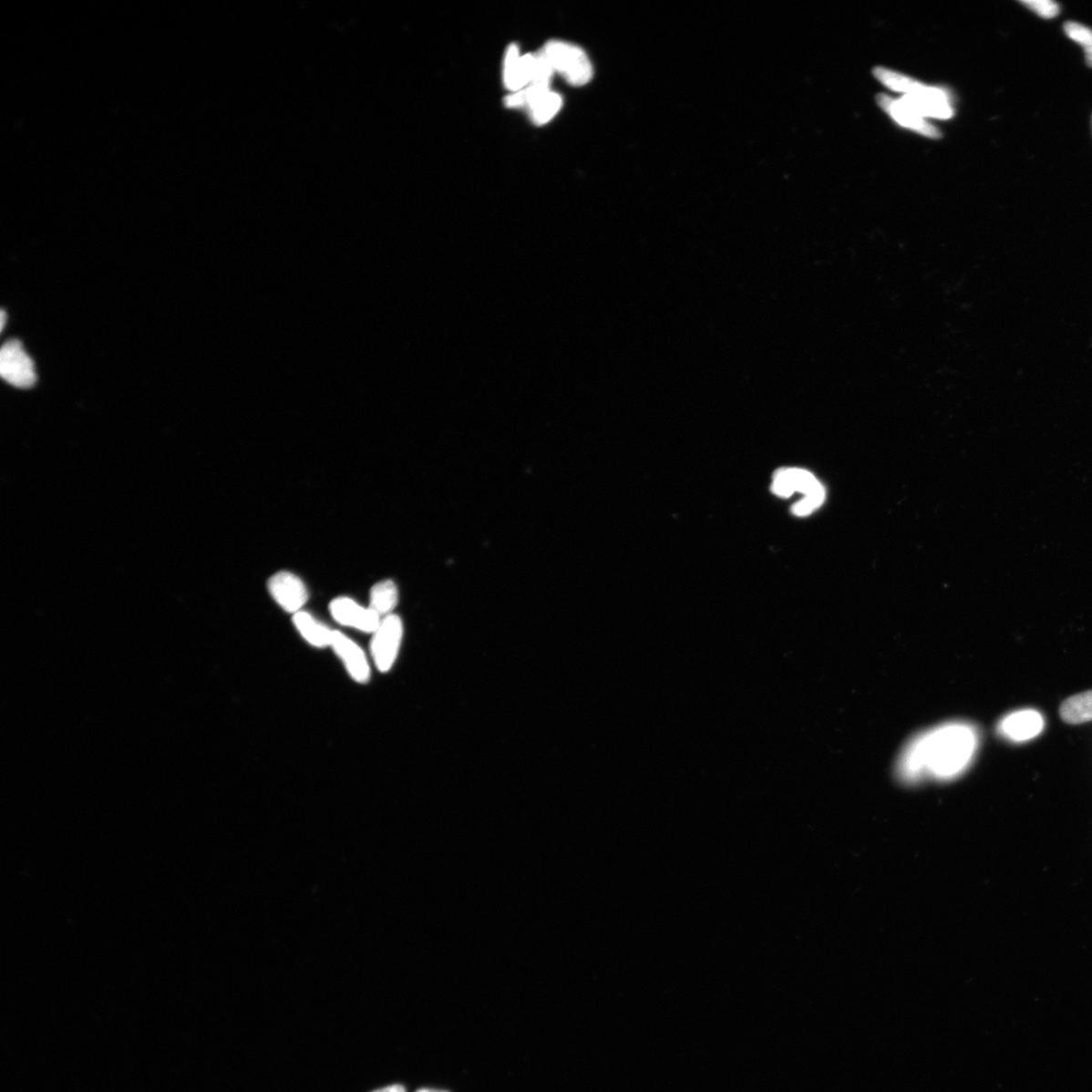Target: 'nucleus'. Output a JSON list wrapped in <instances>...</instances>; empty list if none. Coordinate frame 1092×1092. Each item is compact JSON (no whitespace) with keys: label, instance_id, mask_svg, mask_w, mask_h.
<instances>
[{"label":"nucleus","instance_id":"1","mask_svg":"<svg viewBox=\"0 0 1092 1092\" xmlns=\"http://www.w3.org/2000/svg\"><path fill=\"white\" fill-rule=\"evenodd\" d=\"M979 747L976 727L951 721L923 731L905 746L897 763V776L909 785L925 779L950 781L963 775Z\"/></svg>","mask_w":1092,"mask_h":1092},{"label":"nucleus","instance_id":"2","mask_svg":"<svg viewBox=\"0 0 1092 1092\" xmlns=\"http://www.w3.org/2000/svg\"><path fill=\"white\" fill-rule=\"evenodd\" d=\"M874 74L886 87L903 92L905 97L902 101L921 116L949 118L953 115L947 96L943 91L922 86L900 73L884 68H876Z\"/></svg>","mask_w":1092,"mask_h":1092},{"label":"nucleus","instance_id":"3","mask_svg":"<svg viewBox=\"0 0 1092 1092\" xmlns=\"http://www.w3.org/2000/svg\"><path fill=\"white\" fill-rule=\"evenodd\" d=\"M554 72L572 87L586 86L593 77V67L584 50L562 41H551L541 50Z\"/></svg>","mask_w":1092,"mask_h":1092},{"label":"nucleus","instance_id":"4","mask_svg":"<svg viewBox=\"0 0 1092 1092\" xmlns=\"http://www.w3.org/2000/svg\"><path fill=\"white\" fill-rule=\"evenodd\" d=\"M0 376L5 381L18 388H30L36 383L34 360L24 348L20 340L5 342L0 350Z\"/></svg>","mask_w":1092,"mask_h":1092},{"label":"nucleus","instance_id":"5","mask_svg":"<svg viewBox=\"0 0 1092 1092\" xmlns=\"http://www.w3.org/2000/svg\"><path fill=\"white\" fill-rule=\"evenodd\" d=\"M373 634L370 652L375 665L379 672H388L399 654L404 634L402 619L395 614L384 617Z\"/></svg>","mask_w":1092,"mask_h":1092},{"label":"nucleus","instance_id":"6","mask_svg":"<svg viewBox=\"0 0 1092 1092\" xmlns=\"http://www.w3.org/2000/svg\"><path fill=\"white\" fill-rule=\"evenodd\" d=\"M268 590L277 604L294 614L300 613L309 598L304 582L291 572L274 573L268 581Z\"/></svg>","mask_w":1092,"mask_h":1092},{"label":"nucleus","instance_id":"7","mask_svg":"<svg viewBox=\"0 0 1092 1092\" xmlns=\"http://www.w3.org/2000/svg\"><path fill=\"white\" fill-rule=\"evenodd\" d=\"M329 610L332 617L339 624L367 634H374L383 619L373 609L360 606L348 597L333 600Z\"/></svg>","mask_w":1092,"mask_h":1092},{"label":"nucleus","instance_id":"8","mask_svg":"<svg viewBox=\"0 0 1092 1092\" xmlns=\"http://www.w3.org/2000/svg\"><path fill=\"white\" fill-rule=\"evenodd\" d=\"M1044 718L1040 712L1023 709L1004 716L997 726V733L1014 743H1024L1038 737L1044 729Z\"/></svg>","mask_w":1092,"mask_h":1092},{"label":"nucleus","instance_id":"9","mask_svg":"<svg viewBox=\"0 0 1092 1092\" xmlns=\"http://www.w3.org/2000/svg\"><path fill=\"white\" fill-rule=\"evenodd\" d=\"M536 65L535 54L521 57L515 44L509 46L504 61V85L514 92L531 85Z\"/></svg>","mask_w":1092,"mask_h":1092},{"label":"nucleus","instance_id":"10","mask_svg":"<svg viewBox=\"0 0 1092 1092\" xmlns=\"http://www.w3.org/2000/svg\"><path fill=\"white\" fill-rule=\"evenodd\" d=\"M331 647L344 663L351 678L360 684L369 681V664L362 647L345 634L336 631L333 636Z\"/></svg>","mask_w":1092,"mask_h":1092},{"label":"nucleus","instance_id":"11","mask_svg":"<svg viewBox=\"0 0 1092 1092\" xmlns=\"http://www.w3.org/2000/svg\"><path fill=\"white\" fill-rule=\"evenodd\" d=\"M878 103L901 125L909 127L925 136L932 138L940 136V132L936 128L925 122L922 116L915 112L904 101L895 100L886 95H881L878 96Z\"/></svg>","mask_w":1092,"mask_h":1092},{"label":"nucleus","instance_id":"12","mask_svg":"<svg viewBox=\"0 0 1092 1092\" xmlns=\"http://www.w3.org/2000/svg\"><path fill=\"white\" fill-rule=\"evenodd\" d=\"M293 622L301 635L311 645L319 647V649L331 646L335 632L318 622L310 613L300 611V613L294 614Z\"/></svg>","mask_w":1092,"mask_h":1092},{"label":"nucleus","instance_id":"13","mask_svg":"<svg viewBox=\"0 0 1092 1092\" xmlns=\"http://www.w3.org/2000/svg\"><path fill=\"white\" fill-rule=\"evenodd\" d=\"M397 603L399 591L391 580L378 582L370 591L369 608L382 618L391 615Z\"/></svg>","mask_w":1092,"mask_h":1092},{"label":"nucleus","instance_id":"14","mask_svg":"<svg viewBox=\"0 0 1092 1092\" xmlns=\"http://www.w3.org/2000/svg\"><path fill=\"white\" fill-rule=\"evenodd\" d=\"M1061 718L1069 725H1081L1092 720V690L1077 694L1063 702Z\"/></svg>","mask_w":1092,"mask_h":1092},{"label":"nucleus","instance_id":"15","mask_svg":"<svg viewBox=\"0 0 1092 1092\" xmlns=\"http://www.w3.org/2000/svg\"><path fill=\"white\" fill-rule=\"evenodd\" d=\"M562 99L557 92L548 91L536 98L527 108L530 110L531 121L538 126H543L560 112Z\"/></svg>","mask_w":1092,"mask_h":1092},{"label":"nucleus","instance_id":"16","mask_svg":"<svg viewBox=\"0 0 1092 1092\" xmlns=\"http://www.w3.org/2000/svg\"><path fill=\"white\" fill-rule=\"evenodd\" d=\"M1064 32L1084 48L1088 67H1092V30L1085 25L1067 22L1064 25Z\"/></svg>","mask_w":1092,"mask_h":1092},{"label":"nucleus","instance_id":"17","mask_svg":"<svg viewBox=\"0 0 1092 1092\" xmlns=\"http://www.w3.org/2000/svg\"><path fill=\"white\" fill-rule=\"evenodd\" d=\"M825 498L826 490L821 486L817 490H814V492L805 496L801 501L796 503L792 508V511L796 516H808L825 501Z\"/></svg>","mask_w":1092,"mask_h":1092},{"label":"nucleus","instance_id":"18","mask_svg":"<svg viewBox=\"0 0 1092 1092\" xmlns=\"http://www.w3.org/2000/svg\"><path fill=\"white\" fill-rule=\"evenodd\" d=\"M1022 4L1044 18L1055 17L1060 12L1059 5L1052 0H1025Z\"/></svg>","mask_w":1092,"mask_h":1092},{"label":"nucleus","instance_id":"19","mask_svg":"<svg viewBox=\"0 0 1092 1092\" xmlns=\"http://www.w3.org/2000/svg\"><path fill=\"white\" fill-rule=\"evenodd\" d=\"M772 490L775 495L781 498H789L795 493L790 480L788 475L785 473V469L776 471L772 484Z\"/></svg>","mask_w":1092,"mask_h":1092},{"label":"nucleus","instance_id":"20","mask_svg":"<svg viewBox=\"0 0 1092 1092\" xmlns=\"http://www.w3.org/2000/svg\"><path fill=\"white\" fill-rule=\"evenodd\" d=\"M373 1092H406V1089L402 1086L396 1085V1086L387 1087H385L382 1089L375 1090Z\"/></svg>","mask_w":1092,"mask_h":1092},{"label":"nucleus","instance_id":"21","mask_svg":"<svg viewBox=\"0 0 1092 1092\" xmlns=\"http://www.w3.org/2000/svg\"><path fill=\"white\" fill-rule=\"evenodd\" d=\"M5 323H6V313L5 310H3L2 314H0V328H2V331H4V329L5 327Z\"/></svg>","mask_w":1092,"mask_h":1092},{"label":"nucleus","instance_id":"22","mask_svg":"<svg viewBox=\"0 0 1092 1092\" xmlns=\"http://www.w3.org/2000/svg\"><path fill=\"white\" fill-rule=\"evenodd\" d=\"M416 1092H448V1091H444V1090H435V1089H428V1088H423V1089H420V1090H418V1091H416Z\"/></svg>","mask_w":1092,"mask_h":1092}]
</instances>
